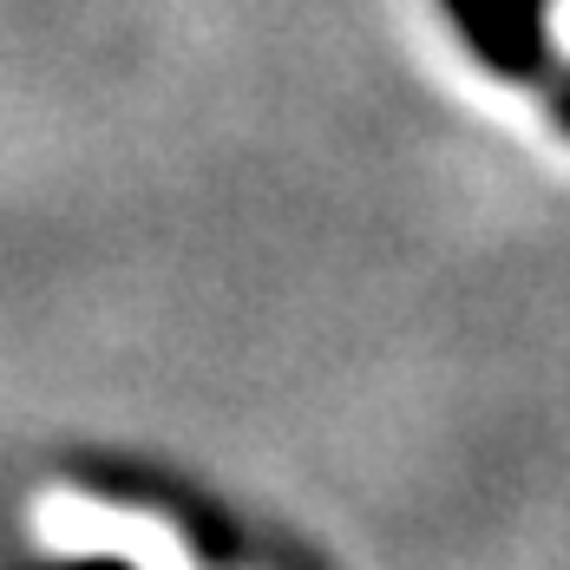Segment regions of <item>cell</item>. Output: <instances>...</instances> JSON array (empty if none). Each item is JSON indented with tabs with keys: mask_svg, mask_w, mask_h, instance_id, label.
<instances>
[{
	"mask_svg": "<svg viewBox=\"0 0 570 570\" xmlns=\"http://www.w3.org/2000/svg\"><path fill=\"white\" fill-rule=\"evenodd\" d=\"M440 13L459 47L518 92H538L564 66L551 47V0H440Z\"/></svg>",
	"mask_w": 570,
	"mask_h": 570,
	"instance_id": "1",
	"label": "cell"
},
{
	"mask_svg": "<svg viewBox=\"0 0 570 570\" xmlns=\"http://www.w3.org/2000/svg\"><path fill=\"white\" fill-rule=\"evenodd\" d=\"M538 99H544V112H551V125H558V131L570 138V66H558V72H551V79L538 86Z\"/></svg>",
	"mask_w": 570,
	"mask_h": 570,
	"instance_id": "2",
	"label": "cell"
},
{
	"mask_svg": "<svg viewBox=\"0 0 570 570\" xmlns=\"http://www.w3.org/2000/svg\"><path fill=\"white\" fill-rule=\"evenodd\" d=\"M53 570H131L125 558H66V564H53Z\"/></svg>",
	"mask_w": 570,
	"mask_h": 570,
	"instance_id": "3",
	"label": "cell"
}]
</instances>
